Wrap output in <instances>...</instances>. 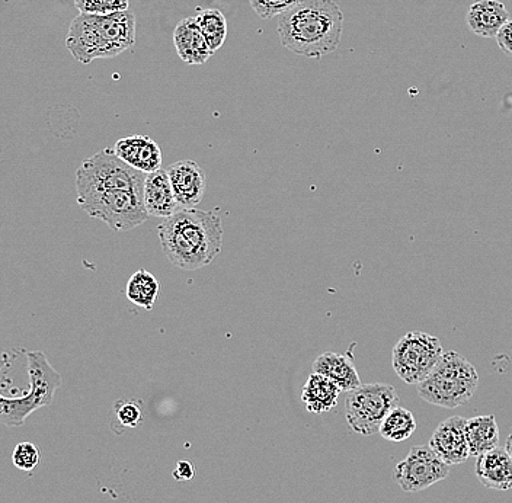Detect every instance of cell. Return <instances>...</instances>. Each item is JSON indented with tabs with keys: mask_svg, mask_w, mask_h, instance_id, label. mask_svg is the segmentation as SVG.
Instances as JSON below:
<instances>
[{
	"mask_svg": "<svg viewBox=\"0 0 512 503\" xmlns=\"http://www.w3.org/2000/svg\"><path fill=\"white\" fill-rule=\"evenodd\" d=\"M158 233L168 261L185 271L207 267L222 252V219L210 211L181 208L159 224Z\"/></svg>",
	"mask_w": 512,
	"mask_h": 503,
	"instance_id": "cell-1",
	"label": "cell"
},
{
	"mask_svg": "<svg viewBox=\"0 0 512 503\" xmlns=\"http://www.w3.org/2000/svg\"><path fill=\"white\" fill-rule=\"evenodd\" d=\"M344 14L334 0H302L280 16L281 44L297 56L320 59L338 50Z\"/></svg>",
	"mask_w": 512,
	"mask_h": 503,
	"instance_id": "cell-2",
	"label": "cell"
},
{
	"mask_svg": "<svg viewBox=\"0 0 512 503\" xmlns=\"http://www.w3.org/2000/svg\"><path fill=\"white\" fill-rule=\"evenodd\" d=\"M136 43V18L130 11L110 15L80 14L67 32L66 47L78 62L111 59Z\"/></svg>",
	"mask_w": 512,
	"mask_h": 503,
	"instance_id": "cell-3",
	"label": "cell"
},
{
	"mask_svg": "<svg viewBox=\"0 0 512 503\" xmlns=\"http://www.w3.org/2000/svg\"><path fill=\"white\" fill-rule=\"evenodd\" d=\"M479 386V374L457 352H444L427 380L418 384V394L425 402L444 409H456L469 403Z\"/></svg>",
	"mask_w": 512,
	"mask_h": 503,
	"instance_id": "cell-4",
	"label": "cell"
},
{
	"mask_svg": "<svg viewBox=\"0 0 512 503\" xmlns=\"http://www.w3.org/2000/svg\"><path fill=\"white\" fill-rule=\"evenodd\" d=\"M30 390L21 397H0V421L5 426H21L32 412L51 406L54 394L62 386V377L54 370L44 352H27Z\"/></svg>",
	"mask_w": 512,
	"mask_h": 503,
	"instance_id": "cell-5",
	"label": "cell"
},
{
	"mask_svg": "<svg viewBox=\"0 0 512 503\" xmlns=\"http://www.w3.org/2000/svg\"><path fill=\"white\" fill-rule=\"evenodd\" d=\"M79 207L92 219L104 221L112 232H128L149 219L143 192L124 189H79Z\"/></svg>",
	"mask_w": 512,
	"mask_h": 503,
	"instance_id": "cell-6",
	"label": "cell"
},
{
	"mask_svg": "<svg viewBox=\"0 0 512 503\" xmlns=\"http://www.w3.org/2000/svg\"><path fill=\"white\" fill-rule=\"evenodd\" d=\"M398 403V393L390 384H361L348 393L345 418L352 431L370 437L380 431L384 418Z\"/></svg>",
	"mask_w": 512,
	"mask_h": 503,
	"instance_id": "cell-7",
	"label": "cell"
},
{
	"mask_svg": "<svg viewBox=\"0 0 512 503\" xmlns=\"http://www.w3.org/2000/svg\"><path fill=\"white\" fill-rule=\"evenodd\" d=\"M443 355V345L437 336L425 332H409L393 348V370L406 384L418 386L430 377Z\"/></svg>",
	"mask_w": 512,
	"mask_h": 503,
	"instance_id": "cell-8",
	"label": "cell"
},
{
	"mask_svg": "<svg viewBox=\"0 0 512 503\" xmlns=\"http://www.w3.org/2000/svg\"><path fill=\"white\" fill-rule=\"evenodd\" d=\"M450 466L428 445H414L408 456L396 464L395 477L400 489L416 493L447 479Z\"/></svg>",
	"mask_w": 512,
	"mask_h": 503,
	"instance_id": "cell-9",
	"label": "cell"
},
{
	"mask_svg": "<svg viewBox=\"0 0 512 503\" xmlns=\"http://www.w3.org/2000/svg\"><path fill=\"white\" fill-rule=\"evenodd\" d=\"M466 422L467 419L462 416H453L441 422L432 434L430 447L448 466H457L469 460Z\"/></svg>",
	"mask_w": 512,
	"mask_h": 503,
	"instance_id": "cell-10",
	"label": "cell"
},
{
	"mask_svg": "<svg viewBox=\"0 0 512 503\" xmlns=\"http://www.w3.org/2000/svg\"><path fill=\"white\" fill-rule=\"evenodd\" d=\"M176 201L181 208H195L203 201L207 188L204 169L192 160H179L166 168Z\"/></svg>",
	"mask_w": 512,
	"mask_h": 503,
	"instance_id": "cell-11",
	"label": "cell"
},
{
	"mask_svg": "<svg viewBox=\"0 0 512 503\" xmlns=\"http://www.w3.org/2000/svg\"><path fill=\"white\" fill-rule=\"evenodd\" d=\"M114 150L127 165L146 175L162 169V150L150 137L139 134L124 137L115 143Z\"/></svg>",
	"mask_w": 512,
	"mask_h": 503,
	"instance_id": "cell-12",
	"label": "cell"
},
{
	"mask_svg": "<svg viewBox=\"0 0 512 503\" xmlns=\"http://www.w3.org/2000/svg\"><path fill=\"white\" fill-rule=\"evenodd\" d=\"M143 198L149 217L168 219L174 216L176 211L181 210L166 169H159L146 175Z\"/></svg>",
	"mask_w": 512,
	"mask_h": 503,
	"instance_id": "cell-13",
	"label": "cell"
},
{
	"mask_svg": "<svg viewBox=\"0 0 512 503\" xmlns=\"http://www.w3.org/2000/svg\"><path fill=\"white\" fill-rule=\"evenodd\" d=\"M174 44L176 53L181 57L182 62L191 64V66H201L214 54L208 46L197 19L192 16L182 19L176 25Z\"/></svg>",
	"mask_w": 512,
	"mask_h": 503,
	"instance_id": "cell-14",
	"label": "cell"
},
{
	"mask_svg": "<svg viewBox=\"0 0 512 503\" xmlns=\"http://www.w3.org/2000/svg\"><path fill=\"white\" fill-rule=\"evenodd\" d=\"M476 476L486 489H512V457L505 448L496 447L476 461Z\"/></svg>",
	"mask_w": 512,
	"mask_h": 503,
	"instance_id": "cell-15",
	"label": "cell"
},
{
	"mask_svg": "<svg viewBox=\"0 0 512 503\" xmlns=\"http://www.w3.org/2000/svg\"><path fill=\"white\" fill-rule=\"evenodd\" d=\"M467 25L479 37L496 38L510 19L504 3L498 0H475L467 11Z\"/></svg>",
	"mask_w": 512,
	"mask_h": 503,
	"instance_id": "cell-16",
	"label": "cell"
},
{
	"mask_svg": "<svg viewBox=\"0 0 512 503\" xmlns=\"http://www.w3.org/2000/svg\"><path fill=\"white\" fill-rule=\"evenodd\" d=\"M313 373L334 381L341 392H352L361 386L360 376L355 370L354 362L350 357L336 354V352H323L313 362Z\"/></svg>",
	"mask_w": 512,
	"mask_h": 503,
	"instance_id": "cell-17",
	"label": "cell"
},
{
	"mask_svg": "<svg viewBox=\"0 0 512 503\" xmlns=\"http://www.w3.org/2000/svg\"><path fill=\"white\" fill-rule=\"evenodd\" d=\"M341 389L329 380V378L312 373L307 378L302 390V402L304 408L310 413L320 415V413L331 412L338 405Z\"/></svg>",
	"mask_w": 512,
	"mask_h": 503,
	"instance_id": "cell-18",
	"label": "cell"
},
{
	"mask_svg": "<svg viewBox=\"0 0 512 503\" xmlns=\"http://www.w3.org/2000/svg\"><path fill=\"white\" fill-rule=\"evenodd\" d=\"M466 438L470 457H479L494 450L499 444V428L494 415L467 419Z\"/></svg>",
	"mask_w": 512,
	"mask_h": 503,
	"instance_id": "cell-19",
	"label": "cell"
},
{
	"mask_svg": "<svg viewBox=\"0 0 512 503\" xmlns=\"http://www.w3.org/2000/svg\"><path fill=\"white\" fill-rule=\"evenodd\" d=\"M160 285L152 272L146 269L134 272L127 283V299L136 306L143 307L144 310H152L155 306Z\"/></svg>",
	"mask_w": 512,
	"mask_h": 503,
	"instance_id": "cell-20",
	"label": "cell"
},
{
	"mask_svg": "<svg viewBox=\"0 0 512 503\" xmlns=\"http://www.w3.org/2000/svg\"><path fill=\"white\" fill-rule=\"evenodd\" d=\"M416 431V421L411 410L396 406L390 410L380 426L379 434L386 441L403 442L409 440Z\"/></svg>",
	"mask_w": 512,
	"mask_h": 503,
	"instance_id": "cell-21",
	"label": "cell"
},
{
	"mask_svg": "<svg viewBox=\"0 0 512 503\" xmlns=\"http://www.w3.org/2000/svg\"><path fill=\"white\" fill-rule=\"evenodd\" d=\"M195 19H197L198 25H200L201 31H203L211 51L216 53L217 50H220V48L224 46V41H226V16H224L223 12L219 11V9L210 8L198 12Z\"/></svg>",
	"mask_w": 512,
	"mask_h": 503,
	"instance_id": "cell-22",
	"label": "cell"
},
{
	"mask_svg": "<svg viewBox=\"0 0 512 503\" xmlns=\"http://www.w3.org/2000/svg\"><path fill=\"white\" fill-rule=\"evenodd\" d=\"M80 14L110 15L128 11L130 0H73Z\"/></svg>",
	"mask_w": 512,
	"mask_h": 503,
	"instance_id": "cell-23",
	"label": "cell"
},
{
	"mask_svg": "<svg viewBox=\"0 0 512 503\" xmlns=\"http://www.w3.org/2000/svg\"><path fill=\"white\" fill-rule=\"evenodd\" d=\"M12 463L25 473L34 472L41 463L40 448L32 442H21L12 453Z\"/></svg>",
	"mask_w": 512,
	"mask_h": 503,
	"instance_id": "cell-24",
	"label": "cell"
},
{
	"mask_svg": "<svg viewBox=\"0 0 512 503\" xmlns=\"http://www.w3.org/2000/svg\"><path fill=\"white\" fill-rule=\"evenodd\" d=\"M255 14L262 19H272L283 16L291 9L296 8L302 0H249Z\"/></svg>",
	"mask_w": 512,
	"mask_h": 503,
	"instance_id": "cell-25",
	"label": "cell"
},
{
	"mask_svg": "<svg viewBox=\"0 0 512 503\" xmlns=\"http://www.w3.org/2000/svg\"><path fill=\"white\" fill-rule=\"evenodd\" d=\"M115 416L124 428H136L143 421L142 409L134 402H118L115 405Z\"/></svg>",
	"mask_w": 512,
	"mask_h": 503,
	"instance_id": "cell-26",
	"label": "cell"
},
{
	"mask_svg": "<svg viewBox=\"0 0 512 503\" xmlns=\"http://www.w3.org/2000/svg\"><path fill=\"white\" fill-rule=\"evenodd\" d=\"M496 43L507 56L512 57V18L501 28L496 35Z\"/></svg>",
	"mask_w": 512,
	"mask_h": 503,
	"instance_id": "cell-27",
	"label": "cell"
},
{
	"mask_svg": "<svg viewBox=\"0 0 512 503\" xmlns=\"http://www.w3.org/2000/svg\"><path fill=\"white\" fill-rule=\"evenodd\" d=\"M175 480L178 482H190L192 477L195 476V469L191 461L181 460L176 464L174 472H172Z\"/></svg>",
	"mask_w": 512,
	"mask_h": 503,
	"instance_id": "cell-28",
	"label": "cell"
},
{
	"mask_svg": "<svg viewBox=\"0 0 512 503\" xmlns=\"http://www.w3.org/2000/svg\"><path fill=\"white\" fill-rule=\"evenodd\" d=\"M505 450H507L512 457V434L507 438V442H505Z\"/></svg>",
	"mask_w": 512,
	"mask_h": 503,
	"instance_id": "cell-29",
	"label": "cell"
}]
</instances>
